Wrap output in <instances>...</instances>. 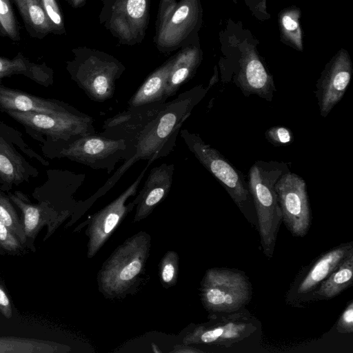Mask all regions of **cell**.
Returning <instances> with one entry per match:
<instances>
[{
	"label": "cell",
	"mask_w": 353,
	"mask_h": 353,
	"mask_svg": "<svg viewBox=\"0 0 353 353\" xmlns=\"http://www.w3.org/2000/svg\"><path fill=\"white\" fill-rule=\"evenodd\" d=\"M207 91L201 85H196L166 102L163 109L139 134L134 155L124 161L90 199H97L107 192L137 161L147 160L150 165L155 160L170 154L176 146L182 125Z\"/></svg>",
	"instance_id": "1"
},
{
	"label": "cell",
	"mask_w": 353,
	"mask_h": 353,
	"mask_svg": "<svg viewBox=\"0 0 353 353\" xmlns=\"http://www.w3.org/2000/svg\"><path fill=\"white\" fill-rule=\"evenodd\" d=\"M151 247V237L139 232L119 245L102 265L97 276L100 292L108 298L123 296L142 274Z\"/></svg>",
	"instance_id": "2"
},
{
	"label": "cell",
	"mask_w": 353,
	"mask_h": 353,
	"mask_svg": "<svg viewBox=\"0 0 353 353\" xmlns=\"http://www.w3.org/2000/svg\"><path fill=\"white\" fill-rule=\"evenodd\" d=\"M125 70L114 56L88 47L77 49L74 60L69 65L72 79L95 102H104L113 97L116 81Z\"/></svg>",
	"instance_id": "3"
},
{
	"label": "cell",
	"mask_w": 353,
	"mask_h": 353,
	"mask_svg": "<svg viewBox=\"0 0 353 353\" xmlns=\"http://www.w3.org/2000/svg\"><path fill=\"white\" fill-rule=\"evenodd\" d=\"M282 175V170L268 168L257 162L249 172L248 186L256 210L261 243L265 255L271 258L276 240L282 214L274 184Z\"/></svg>",
	"instance_id": "4"
},
{
	"label": "cell",
	"mask_w": 353,
	"mask_h": 353,
	"mask_svg": "<svg viewBox=\"0 0 353 353\" xmlns=\"http://www.w3.org/2000/svg\"><path fill=\"white\" fill-rule=\"evenodd\" d=\"M34 135H45L50 140L61 142L62 148L79 137L95 134L94 119L72 107L54 114L37 112L6 111Z\"/></svg>",
	"instance_id": "5"
},
{
	"label": "cell",
	"mask_w": 353,
	"mask_h": 353,
	"mask_svg": "<svg viewBox=\"0 0 353 353\" xmlns=\"http://www.w3.org/2000/svg\"><path fill=\"white\" fill-rule=\"evenodd\" d=\"M250 296V283L241 272L211 268L206 271L201 282L202 303L213 312H236L249 301Z\"/></svg>",
	"instance_id": "6"
},
{
	"label": "cell",
	"mask_w": 353,
	"mask_h": 353,
	"mask_svg": "<svg viewBox=\"0 0 353 353\" xmlns=\"http://www.w3.org/2000/svg\"><path fill=\"white\" fill-rule=\"evenodd\" d=\"M99 22L121 45L144 39L149 24L150 0H101Z\"/></svg>",
	"instance_id": "7"
},
{
	"label": "cell",
	"mask_w": 353,
	"mask_h": 353,
	"mask_svg": "<svg viewBox=\"0 0 353 353\" xmlns=\"http://www.w3.org/2000/svg\"><path fill=\"white\" fill-rule=\"evenodd\" d=\"M202 18L200 0H179L156 25L157 50L170 54L196 41Z\"/></svg>",
	"instance_id": "8"
},
{
	"label": "cell",
	"mask_w": 353,
	"mask_h": 353,
	"mask_svg": "<svg viewBox=\"0 0 353 353\" xmlns=\"http://www.w3.org/2000/svg\"><path fill=\"white\" fill-rule=\"evenodd\" d=\"M128 150L123 139H112L95 133L79 137L61 148L57 157L110 174L116 165L125 159Z\"/></svg>",
	"instance_id": "9"
},
{
	"label": "cell",
	"mask_w": 353,
	"mask_h": 353,
	"mask_svg": "<svg viewBox=\"0 0 353 353\" xmlns=\"http://www.w3.org/2000/svg\"><path fill=\"white\" fill-rule=\"evenodd\" d=\"M181 137L199 162L224 186L240 208L249 198L243 179L236 170L216 149L187 129L181 130Z\"/></svg>",
	"instance_id": "10"
},
{
	"label": "cell",
	"mask_w": 353,
	"mask_h": 353,
	"mask_svg": "<svg viewBox=\"0 0 353 353\" xmlns=\"http://www.w3.org/2000/svg\"><path fill=\"white\" fill-rule=\"evenodd\" d=\"M282 220L294 236L303 237L308 232L311 222L310 203L304 179L288 172L274 184Z\"/></svg>",
	"instance_id": "11"
},
{
	"label": "cell",
	"mask_w": 353,
	"mask_h": 353,
	"mask_svg": "<svg viewBox=\"0 0 353 353\" xmlns=\"http://www.w3.org/2000/svg\"><path fill=\"white\" fill-rule=\"evenodd\" d=\"M256 330L254 321L247 312L223 313L210 321L199 325L183 339L184 345L210 344L230 347Z\"/></svg>",
	"instance_id": "12"
},
{
	"label": "cell",
	"mask_w": 353,
	"mask_h": 353,
	"mask_svg": "<svg viewBox=\"0 0 353 353\" xmlns=\"http://www.w3.org/2000/svg\"><path fill=\"white\" fill-rule=\"evenodd\" d=\"M149 166L147 164L136 180L125 190L91 218L87 230L89 239L88 243V258H92L97 253L126 214L137 205L136 199L128 204L126 202L130 197L136 194Z\"/></svg>",
	"instance_id": "13"
},
{
	"label": "cell",
	"mask_w": 353,
	"mask_h": 353,
	"mask_svg": "<svg viewBox=\"0 0 353 353\" xmlns=\"http://www.w3.org/2000/svg\"><path fill=\"white\" fill-rule=\"evenodd\" d=\"M166 103V102H165ZM165 103H154L127 110L107 119L100 134L112 139H123L128 145L124 161L130 159L134 152V146L139 134L146 125L163 109Z\"/></svg>",
	"instance_id": "14"
},
{
	"label": "cell",
	"mask_w": 353,
	"mask_h": 353,
	"mask_svg": "<svg viewBox=\"0 0 353 353\" xmlns=\"http://www.w3.org/2000/svg\"><path fill=\"white\" fill-rule=\"evenodd\" d=\"M352 74L348 52L341 49L332 59L317 83L320 113L326 117L343 97Z\"/></svg>",
	"instance_id": "15"
},
{
	"label": "cell",
	"mask_w": 353,
	"mask_h": 353,
	"mask_svg": "<svg viewBox=\"0 0 353 353\" xmlns=\"http://www.w3.org/2000/svg\"><path fill=\"white\" fill-rule=\"evenodd\" d=\"M174 164L166 163L151 169L143 187L136 196L134 222L148 217L168 195L173 181Z\"/></svg>",
	"instance_id": "16"
},
{
	"label": "cell",
	"mask_w": 353,
	"mask_h": 353,
	"mask_svg": "<svg viewBox=\"0 0 353 353\" xmlns=\"http://www.w3.org/2000/svg\"><path fill=\"white\" fill-rule=\"evenodd\" d=\"M238 83L247 94H256L270 101L275 90L272 77L268 73L253 50H247L240 61Z\"/></svg>",
	"instance_id": "17"
},
{
	"label": "cell",
	"mask_w": 353,
	"mask_h": 353,
	"mask_svg": "<svg viewBox=\"0 0 353 353\" xmlns=\"http://www.w3.org/2000/svg\"><path fill=\"white\" fill-rule=\"evenodd\" d=\"M72 106L63 101L44 99L23 91L0 86V109L6 111L54 114L70 110Z\"/></svg>",
	"instance_id": "18"
},
{
	"label": "cell",
	"mask_w": 353,
	"mask_h": 353,
	"mask_svg": "<svg viewBox=\"0 0 353 353\" xmlns=\"http://www.w3.org/2000/svg\"><path fill=\"white\" fill-rule=\"evenodd\" d=\"M174 55L165 83L164 97L166 100L174 96L181 85L192 79L202 60V51L196 41L181 48Z\"/></svg>",
	"instance_id": "19"
},
{
	"label": "cell",
	"mask_w": 353,
	"mask_h": 353,
	"mask_svg": "<svg viewBox=\"0 0 353 353\" xmlns=\"http://www.w3.org/2000/svg\"><path fill=\"white\" fill-rule=\"evenodd\" d=\"M353 250L352 243H346L334 248L321 255L310 267L296 287L298 295L313 292L342 262Z\"/></svg>",
	"instance_id": "20"
},
{
	"label": "cell",
	"mask_w": 353,
	"mask_h": 353,
	"mask_svg": "<svg viewBox=\"0 0 353 353\" xmlns=\"http://www.w3.org/2000/svg\"><path fill=\"white\" fill-rule=\"evenodd\" d=\"M10 199L21 210L23 225L26 238H33L45 225L52 227L59 220L57 212L46 203L32 204L19 191L10 194Z\"/></svg>",
	"instance_id": "21"
},
{
	"label": "cell",
	"mask_w": 353,
	"mask_h": 353,
	"mask_svg": "<svg viewBox=\"0 0 353 353\" xmlns=\"http://www.w3.org/2000/svg\"><path fill=\"white\" fill-rule=\"evenodd\" d=\"M174 57V54L170 57L148 76L128 101V108L166 102L164 97L165 83Z\"/></svg>",
	"instance_id": "22"
},
{
	"label": "cell",
	"mask_w": 353,
	"mask_h": 353,
	"mask_svg": "<svg viewBox=\"0 0 353 353\" xmlns=\"http://www.w3.org/2000/svg\"><path fill=\"white\" fill-rule=\"evenodd\" d=\"M32 168L0 134V178L8 184H19L33 175Z\"/></svg>",
	"instance_id": "23"
},
{
	"label": "cell",
	"mask_w": 353,
	"mask_h": 353,
	"mask_svg": "<svg viewBox=\"0 0 353 353\" xmlns=\"http://www.w3.org/2000/svg\"><path fill=\"white\" fill-rule=\"evenodd\" d=\"M353 250L339 265L316 288L311 296L317 299H332L352 284Z\"/></svg>",
	"instance_id": "24"
},
{
	"label": "cell",
	"mask_w": 353,
	"mask_h": 353,
	"mask_svg": "<svg viewBox=\"0 0 353 353\" xmlns=\"http://www.w3.org/2000/svg\"><path fill=\"white\" fill-rule=\"evenodd\" d=\"M68 350L70 347L51 341L0 336V353H58Z\"/></svg>",
	"instance_id": "25"
},
{
	"label": "cell",
	"mask_w": 353,
	"mask_h": 353,
	"mask_svg": "<svg viewBox=\"0 0 353 353\" xmlns=\"http://www.w3.org/2000/svg\"><path fill=\"white\" fill-rule=\"evenodd\" d=\"M300 11L296 8L284 10L279 17L282 38L299 50H303L302 31L299 23Z\"/></svg>",
	"instance_id": "26"
},
{
	"label": "cell",
	"mask_w": 353,
	"mask_h": 353,
	"mask_svg": "<svg viewBox=\"0 0 353 353\" xmlns=\"http://www.w3.org/2000/svg\"><path fill=\"white\" fill-rule=\"evenodd\" d=\"M0 221H1L19 239L21 243H26V236L23 223L10 202L9 199L0 193Z\"/></svg>",
	"instance_id": "27"
},
{
	"label": "cell",
	"mask_w": 353,
	"mask_h": 353,
	"mask_svg": "<svg viewBox=\"0 0 353 353\" xmlns=\"http://www.w3.org/2000/svg\"><path fill=\"white\" fill-rule=\"evenodd\" d=\"M179 272V256L176 252L168 251L159 263V276L164 288L176 284Z\"/></svg>",
	"instance_id": "28"
},
{
	"label": "cell",
	"mask_w": 353,
	"mask_h": 353,
	"mask_svg": "<svg viewBox=\"0 0 353 353\" xmlns=\"http://www.w3.org/2000/svg\"><path fill=\"white\" fill-rule=\"evenodd\" d=\"M21 243L14 233L0 221V246L3 249L15 252L21 248Z\"/></svg>",
	"instance_id": "29"
},
{
	"label": "cell",
	"mask_w": 353,
	"mask_h": 353,
	"mask_svg": "<svg viewBox=\"0 0 353 353\" xmlns=\"http://www.w3.org/2000/svg\"><path fill=\"white\" fill-rule=\"evenodd\" d=\"M266 138L274 145H285L292 141L290 130L281 126L272 127L265 133Z\"/></svg>",
	"instance_id": "30"
},
{
	"label": "cell",
	"mask_w": 353,
	"mask_h": 353,
	"mask_svg": "<svg viewBox=\"0 0 353 353\" xmlns=\"http://www.w3.org/2000/svg\"><path fill=\"white\" fill-rule=\"evenodd\" d=\"M336 330L340 333H352L353 332V301H350L341 314L336 325Z\"/></svg>",
	"instance_id": "31"
},
{
	"label": "cell",
	"mask_w": 353,
	"mask_h": 353,
	"mask_svg": "<svg viewBox=\"0 0 353 353\" xmlns=\"http://www.w3.org/2000/svg\"><path fill=\"white\" fill-rule=\"evenodd\" d=\"M26 10L32 23L39 27H45L46 25V17L41 7L35 1H26Z\"/></svg>",
	"instance_id": "32"
},
{
	"label": "cell",
	"mask_w": 353,
	"mask_h": 353,
	"mask_svg": "<svg viewBox=\"0 0 353 353\" xmlns=\"http://www.w3.org/2000/svg\"><path fill=\"white\" fill-rule=\"evenodd\" d=\"M0 22L7 32L13 33V19L7 0H0Z\"/></svg>",
	"instance_id": "33"
},
{
	"label": "cell",
	"mask_w": 353,
	"mask_h": 353,
	"mask_svg": "<svg viewBox=\"0 0 353 353\" xmlns=\"http://www.w3.org/2000/svg\"><path fill=\"white\" fill-rule=\"evenodd\" d=\"M43 6L50 20L57 26L63 23L62 17L55 0H43Z\"/></svg>",
	"instance_id": "34"
},
{
	"label": "cell",
	"mask_w": 353,
	"mask_h": 353,
	"mask_svg": "<svg viewBox=\"0 0 353 353\" xmlns=\"http://www.w3.org/2000/svg\"><path fill=\"white\" fill-rule=\"evenodd\" d=\"M26 69V66L19 61L10 62L0 59V77L7 74L24 72Z\"/></svg>",
	"instance_id": "35"
},
{
	"label": "cell",
	"mask_w": 353,
	"mask_h": 353,
	"mask_svg": "<svg viewBox=\"0 0 353 353\" xmlns=\"http://www.w3.org/2000/svg\"><path fill=\"white\" fill-rule=\"evenodd\" d=\"M0 312L7 319L11 318L12 310L10 301L5 290L0 285Z\"/></svg>",
	"instance_id": "36"
},
{
	"label": "cell",
	"mask_w": 353,
	"mask_h": 353,
	"mask_svg": "<svg viewBox=\"0 0 353 353\" xmlns=\"http://www.w3.org/2000/svg\"><path fill=\"white\" fill-rule=\"evenodd\" d=\"M176 0H160L157 15L156 25L159 23L165 14L176 3Z\"/></svg>",
	"instance_id": "37"
},
{
	"label": "cell",
	"mask_w": 353,
	"mask_h": 353,
	"mask_svg": "<svg viewBox=\"0 0 353 353\" xmlns=\"http://www.w3.org/2000/svg\"><path fill=\"white\" fill-rule=\"evenodd\" d=\"M172 352H203L199 350L188 347V345H179V347L175 346V350Z\"/></svg>",
	"instance_id": "38"
},
{
	"label": "cell",
	"mask_w": 353,
	"mask_h": 353,
	"mask_svg": "<svg viewBox=\"0 0 353 353\" xmlns=\"http://www.w3.org/2000/svg\"><path fill=\"white\" fill-rule=\"evenodd\" d=\"M73 6L74 7H80L82 6L86 0H70Z\"/></svg>",
	"instance_id": "39"
},
{
	"label": "cell",
	"mask_w": 353,
	"mask_h": 353,
	"mask_svg": "<svg viewBox=\"0 0 353 353\" xmlns=\"http://www.w3.org/2000/svg\"><path fill=\"white\" fill-rule=\"evenodd\" d=\"M0 248H1V246H0Z\"/></svg>",
	"instance_id": "40"
}]
</instances>
